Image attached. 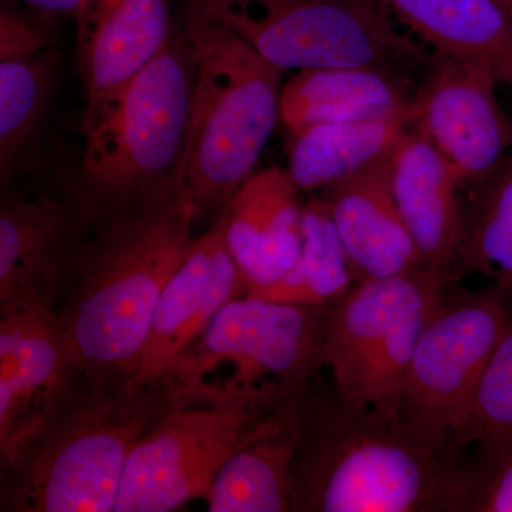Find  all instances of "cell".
<instances>
[{"mask_svg":"<svg viewBox=\"0 0 512 512\" xmlns=\"http://www.w3.org/2000/svg\"><path fill=\"white\" fill-rule=\"evenodd\" d=\"M505 8H507L508 12H510L512 18V0H503Z\"/></svg>","mask_w":512,"mask_h":512,"instance_id":"30","label":"cell"},{"mask_svg":"<svg viewBox=\"0 0 512 512\" xmlns=\"http://www.w3.org/2000/svg\"><path fill=\"white\" fill-rule=\"evenodd\" d=\"M52 22L3 5L0 10V62L26 60L52 49Z\"/></svg>","mask_w":512,"mask_h":512,"instance_id":"28","label":"cell"},{"mask_svg":"<svg viewBox=\"0 0 512 512\" xmlns=\"http://www.w3.org/2000/svg\"><path fill=\"white\" fill-rule=\"evenodd\" d=\"M412 101L387 69L303 70L282 86L281 121L292 133L316 124L399 119L410 116Z\"/></svg>","mask_w":512,"mask_h":512,"instance_id":"20","label":"cell"},{"mask_svg":"<svg viewBox=\"0 0 512 512\" xmlns=\"http://www.w3.org/2000/svg\"><path fill=\"white\" fill-rule=\"evenodd\" d=\"M299 191L285 168L252 173L215 217L237 265L242 296L275 284L302 248Z\"/></svg>","mask_w":512,"mask_h":512,"instance_id":"15","label":"cell"},{"mask_svg":"<svg viewBox=\"0 0 512 512\" xmlns=\"http://www.w3.org/2000/svg\"><path fill=\"white\" fill-rule=\"evenodd\" d=\"M453 282L446 272L421 266L393 278L356 282L329 306L323 360L346 403L399 416L421 330Z\"/></svg>","mask_w":512,"mask_h":512,"instance_id":"7","label":"cell"},{"mask_svg":"<svg viewBox=\"0 0 512 512\" xmlns=\"http://www.w3.org/2000/svg\"><path fill=\"white\" fill-rule=\"evenodd\" d=\"M164 403L83 379L15 467L3 473L2 511L114 512L134 444Z\"/></svg>","mask_w":512,"mask_h":512,"instance_id":"5","label":"cell"},{"mask_svg":"<svg viewBox=\"0 0 512 512\" xmlns=\"http://www.w3.org/2000/svg\"><path fill=\"white\" fill-rule=\"evenodd\" d=\"M448 289L417 340L399 417L417 440L451 458L448 444L512 318V298L494 284L480 291Z\"/></svg>","mask_w":512,"mask_h":512,"instance_id":"10","label":"cell"},{"mask_svg":"<svg viewBox=\"0 0 512 512\" xmlns=\"http://www.w3.org/2000/svg\"><path fill=\"white\" fill-rule=\"evenodd\" d=\"M355 284L328 204L318 195L303 204L302 248L295 264L275 284L247 296L291 305L332 306Z\"/></svg>","mask_w":512,"mask_h":512,"instance_id":"24","label":"cell"},{"mask_svg":"<svg viewBox=\"0 0 512 512\" xmlns=\"http://www.w3.org/2000/svg\"><path fill=\"white\" fill-rule=\"evenodd\" d=\"M242 296L241 276L218 225L194 238L180 268L165 286L124 389L151 392L190 348L225 303Z\"/></svg>","mask_w":512,"mask_h":512,"instance_id":"14","label":"cell"},{"mask_svg":"<svg viewBox=\"0 0 512 512\" xmlns=\"http://www.w3.org/2000/svg\"><path fill=\"white\" fill-rule=\"evenodd\" d=\"M52 49L26 60L0 62V177L2 190L40 136L52 99Z\"/></svg>","mask_w":512,"mask_h":512,"instance_id":"25","label":"cell"},{"mask_svg":"<svg viewBox=\"0 0 512 512\" xmlns=\"http://www.w3.org/2000/svg\"><path fill=\"white\" fill-rule=\"evenodd\" d=\"M83 379L56 308L0 309L2 473L19 463Z\"/></svg>","mask_w":512,"mask_h":512,"instance_id":"11","label":"cell"},{"mask_svg":"<svg viewBox=\"0 0 512 512\" xmlns=\"http://www.w3.org/2000/svg\"><path fill=\"white\" fill-rule=\"evenodd\" d=\"M195 60L183 30L106 107L84 117L79 177L70 188L90 211L111 210L180 187Z\"/></svg>","mask_w":512,"mask_h":512,"instance_id":"4","label":"cell"},{"mask_svg":"<svg viewBox=\"0 0 512 512\" xmlns=\"http://www.w3.org/2000/svg\"><path fill=\"white\" fill-rule=\"evenodd\" d=\"M92 211L69 191L3 195L0 210V309L39 302L57 308L79 264Z\"/></svg>","mask_w":512,"mask_h":512,"instance_id":"13","label":"cell"},{"mask_svg":"<svg viewBox=\"0 0 512 512\" xmlns=\"http://www.w3.org/2000/svg\"><path fill=\"white\" fill-rule=\"evenodd\" d=\"M409 128L410 116L292 131L286 170L299 191H323L389 157Z\"/></svg>","mask_w":512,"mask_h":512,"instance_id":"22","label":"cell"},{"mask_svg":"<svg viewBox=\"0 0 512 512\" xmlns=\"http://www.w3.org/2000/svg\"><path fill=\"white\" fill-rule=\"evenodd\" d=\"M302 386L268 383L184 394L161 390L163 406L128 456L114 512H168L207 497L218 471L249 431Z\"/></svg>","mask_w":512,"mask_h":512,"instance_id":"6","label":"cell"},{"mask_svg":"<svg viewBox=\"0 0 512 512\" xmlns=\"http://www.w3.org/2000/svg\"><path fill=\"white\" fill-rule=\"evenodd\" d=\"M183 33L195 84L180 183L204 217L254 173L281 121L285 72L197 10L188 8Z\"/></svg>","mask_w":512,"mask_h":512,"instance_id":"3","label":"cell"},{"mask_svg":"<svg viewBox=\"0 0 512 512\" xmlns=\"http://www.w3.org/2000/svg\"><path fill=\"white\" fill-rule=\"evenodd\" d=\"M456 274H478L512 298V148L468 188Z\"/></svg>","mask_w":512,"mask_h":512,"instance_id":"23","label":"cell"},{"mask_svg":"<svg viewBox=\"0 0 512 512\" xmlns=\"http://www.w3.org/2000/svg\"><path fill=\"white\" fill-rule=\"evenodd\" d=\"M200 211L184 188L92 211L56 311L84 379L124 384L158 298L190 251Z\"/></svg>","mask_w":512,"mask_h":512,"instance_id":"1","label":"cell"},{"mask_svg":"<svg viewBox=\"0 0 512 512\" xmlns=\"http://www.w3.org/2000/svg\"><path fill=\"white\" fill-rule=\"evenodd\" d=\"M76 25L84 117L116 99L163 52L175 30L171 0H90Z\"/></svg>","mask_w":512,"mask_h":512,"instance_id":"16","label":"cell"},{"mask_svg":"<svg viewBox=\"0 0 512 512\" xmlns=\"http://www.w3.org/2000/svg\"><path fill=\"white\" fill-rule=\"evenodd\" d=\"M309 383L276 404L235 448L205 497L208 511H291V470Z\"/></svg>","mask_w":512,"mask_h":512,"instance_id":"19","label":"cell"},{"mask_svg":"<svg viewBox=\"0 0 512 512\" xmlns=\"http://www.w3.org/2000/svg\"><path fill=\"white\" fill-rule=\"evenodd\" d=\"M390 156L320 191L356 282L393 278L424 266L394 198Z\"/></svg>","mask_w":512,"mask_h":512,"instance_id":"17","label":"cell"},{"mask_svg":"<svg viewBox=\"0 0 512 512\" xmlns=\"http://www.w3.org/2000/svg\"><path fill=\"white\" fill-rule=\"evenodd\" d=\"M446 512H512V447L458 457Z\"/></svg>","mask_w":512,"mask_h":512,"instance_id":"27","label":"cell"},{"mask_svg":"<svg viewBox=\"0 0 512 512\" xmlns=\"http://www.w3.org/2000/svg\"><path fill=\"white\" fill-rule=\"evenodd\" d=\"M390 180L423 265L457 281L464 204L460 184L446 158L429 138L410 127L390 156Z\"/></svg>","mask_w":512,"mask_h":512,"instance_id":"18","label":"cell"},{"mask_svg":"<svg viewBox=\"0 0 512 512\" xmlns=\"http://www.w3.org/2000/svg\"><path fill=\"white\" fill-rule=\"evenodd\" d=\"M328 313L329 306L237 296L178 357L157 389L177 394L268 383L302 386L325 367Z\"/></svg>","mask_w":512,"mask_h":512,"instance_id":"9","label":"cell"},{"mask_svg":"<svg viewBox=\"0 0 512 512\" xmlns=\"http://www.w3.org/2000/svg\"><path fill=\"white\" fill-rule=\"evenodd\" d=\"M284 72L426 63L433 57L369 0H188Z\"/></svg>","mask_w":512,"mask_h":512,"instance_id":"8","label":"cell"},{"mask_svg":"<svg viewBox=\"0 0 512 512\" xmlns=\"http://www.w3.org/2000/svg\"><path fill=\"white\" fill-rule=\"evenodd\" d=\"M497 83L487 63L439 55L413 97L410 127L446 158L461 190L483 180L512 148Z\"/></svg>","mask_w":512,"mask_h":512,"instance_id":"12","label":"cell"},{"mask_svg":"<svg viewBox=\"0 0 512 512\" xmlns=\"http://www.w3.org/2000/svg\"><path fill=\"white\" fill-rule=\"evenodd\" d=\"M491 451L512 447V318L488 360L473 399L450 444L458 458L467 447Z\"/></svg>","mask_w":512,"mask_h":512,"instance_id":"26","label":"cell"},{"mask_svg":"<svg viewBox=\"0 0 512 512\" xmlns=\"http://www.w3.org/2000/svg\"><path fill=\"white\" fill-rule=\"evenodd\" d=\"M440 56L480 60L512 89V18L503 0H369Z\"/></svg>","mask_w":512,"mask_h":512,"instance_id":"21","label":"cell"},{"mask_svg":"<svg viewBox=\"0 0 512 512\" xmlns=\"http://www.w3.org/2000/svg\"><path fill=\"white\" fill-rule=\"evenodd\" d=\"M12 2L22 3L42 18L72 19L77 23L82 18L90 0H12Z\"/></svg>","mask_w":512,"mask_h":512,"instance_id":"29","label":"cell"},{"mask_svg":"<svg viewBox=\"0 0 512 512\" xmlns=\"http://www.w3.org/2000/svg\"><path fill=\"white\" fill-rule=\"evenodd\" d=\"M313 382V380H312ZM306 389L291 470V511L446 512L457 460L421 443L399 416Z\"/></svg>","mask_w":512,"mask_h":512,"instance_id":"2","label":"cell"}]
</instances>
